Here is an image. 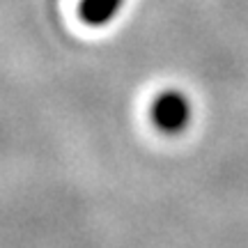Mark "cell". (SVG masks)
I'll return each instance as SVG.
<instances>
[{
	"label": "cell",
	"mask_w": 248,
	"mask_h": 248,
	"mask_svg": "<svg viewBox=\"0 0 248 248\" xmlns=\"http://www.w3.org/2000/svg\"><path fill=\"white\" fill-rule=\"evenodd\" d=\"M191 117V106L186 97H182L179 92H166L154 101L152 108V120L166 133H177L182 131V126H186Z\"/></svg>",
	"instance_id": "1"
},
{
	"label": "cell",
	"mask_w": 248,
	"mask_h": 248,
	"mask_svg": "<svg viewBox=\"0 0 248 248\" xmlns=\"http://www.w3.org/2000/svg\"><path fill=\"white\" fill-rule=\"evenodd\" d=\"M120 5H122V0H83L80 16L85 23L101 26V23L110 21V16L120 9Z\"/></svg>",
	"instance_id": "2"
}]
</instances>
